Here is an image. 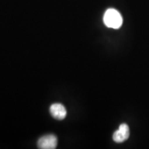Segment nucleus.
I'll return each instance as SVG.
<instances>
[{"instance_id":"20e7f679","label":"nucleus","mask_w":149,"mask_h":149,"mask_svg":"<svg viewBox=\"0 0 149 149\" xmlns=\"http://www.w3.org/2000/svg\"><path fill=\"white\" fill-rule=\"evenodd\" d=\"M50 112L54 118L61 120L66 116V110L62 104H53L50 107Z\"/></svg>"},{"instance_id":"f257e3e1","label":"nucleus","mask_w":149,"mask_h":149,"mask_svg":"<svg viewBox=\"0 0 149 149\" xmlns=\"http://www.w3.org/2000/svg\"><path fill=\"white\" fill-rule=\"evenodd\" d=\"M104 22L107 27L118 29L122 26L123 19L121 14L114 8H109L104 15Z\"/></svg>"},{"instance_id":"f03ea898","label":"nucleus","mask_w":149,"mask_h":149,"mask_svg":"<svg viewBox=\"0 0 149 149\" xmlns=\"http://www.w3.org/2000/svg\"><path fill=\"white\" fill-rule=\"evenodd\" d=\"M37 146L41 149H54L57 146V138L54 135H46L39 139Z\"/></svg>"},{"instance_id":"7ed1b4c3","label":"nucleus","mask_w":149,"mask_h":149,"mask_svg":"<svg viewBox=\"0 0 149 149\" xmlns=\"http://www.w3.org/2000/svg\"><path fill=\"white\" fill-rule=\"evenodd\" d=\"M130 135L129 127L126 124H122L118 130L113 133V139L115 142L122 143L128 139Z\"/></svg>"}]
</instances>
